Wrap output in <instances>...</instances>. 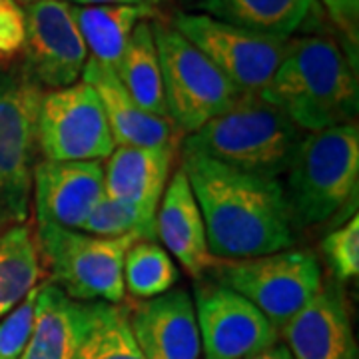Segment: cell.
<instances>
[{
  "label": "cell",
  "instance_id": "30bf717a",
  "mask_svg": "<svg viewBox=\"0 0 359 359\" xmlns=\"http://www.w3.org/2000/svg\"><path fill=\"white\" fill-rule=\"evenodd\" d=\"M172 26L242 94H256L268 84L290 40L256 34L208 14H178Z\"/></svg>",
  "mask_w": 359,
  "mask_h": 359
},
{
  "label": "cell",
  "instance_id": "d6986e66",
  "mask_svg": "<svg viewBox=\"0 0 359 359\" xmlns=\"http://www.w3.org/2000/svg\"><path fill=\"white\" fill-rule=\"evenodd\" d=\"M174 146L114 148L104 168V196L134 205L148 216H156L166 190Z\"/></svg>",
  "mask_w": 359,
  "mask_h": 359
},
{
  "label": "cell",
  "instance_id": "9c48e42d",
  "mask_svg": "<svg viewBox=\"0 0 359 359\" xmlns=\"http://www.w3.org/2000/svg\"><path fill=\"white\" fill-rule=\"evenodd\" d=\"M36 146L48 162H100L116 144L98 94L86 82L44 92Z\"/></svg>",
  "mask_w": 359,
  "mask_h": 359
},
{
  "label": "cell",
  "instance_id": "277c9868",
  "mask_svg": "<svg viewBox=\"0 0 359 359\" xmlns=\"http://www.w3.org/2000/svg\"><path fill=\"white\" fill-rule=\"evenodd\" d=\"M285 174L283 192L294 228L318 226L335 216L351 198H358V124L304 134Z\"/></svg>",
  "mask_w": 359,
  "mask_h": 359
},
{
  "label": "cell",
  "instance_id": "7402d4cb",
  "mask_svg": "<svg viewBox=\"0 0 359 359\" xmlns=\"http://www.w3.org/2000/svg\"><path fill=\"white\" fill-rule=\"evenodd\" d=\"M116 76L128 90L134 102L146 112L170 120L152 22L144 20L134 28L124 56L116 68Z\"/></svg>",
  "mask_w": 359,
  "mask_h": 359
},
{
  "label": "cell",
  "instance_id": "1f68e13d",
  "mask_svg": "<svg viewBox=\"0 0 359 359\" xmlns=\"http://www.w3.org/2000/svg\"><path fill=\"white\" fill-rule=\"evenodd\" d=\"M248 359H294L290 355V351H287V347L283 346V344H276V346H271L266 351H262V353H256V355H252V358Z\"/></svg>",
  "mask_w": 359,
  "mask_h": 359
},
{
  "label": "cell",
  "instance_id": "d4e9b609",
  "mask_svg": "<svg viewBox=\"0 0 359 359\" xmlns=\"http://www.w3.org/2000/svg\"><path fill=\"white\" fill-rule=\"evenodd\" d=\"M76 359H144L128 321V308L96 302L94 320Z\"/></svg>",
  "mask_w": 359,
  "mask_h": 359
},
{
  "label": "cell",
  "instance_id": "d6a6232c",
  "mask_svg": "<svg viewBox=\"0 0 359 359\" xmlns=\"http://www.w3.org/2000/svg\"><path fill=\"white\" fill-rule=\"evenodd\" d=\"M16 4H25V6H28V4H32V2H36V0H14Z\"/></svg>",
  "mask_w": 359,
  "mask_h": 359
},
{
  "label": "cell",
  "instance_id": "4fadbf2b",
  "mask_svg": "<svg viewBox=\"0 0 359 359\" xmlns=\"http://www.w3.org/2000/svg\"><path fill=\"white\" fill-rule=\"evenodd\" d=\"M294 359H358L346 295L330 280L282 327Z\"/></svg>",
  "mask_w": 359,
  "mask_h": 359
},
{
  "label": "cell",
  "instance_id": "52a82bcc",
  "mask_svg": "<svg viewBox=\"0 0 359 359\" xmlns=\"http://www.w3.org/2000/svg\"><path fill=\"white\" fill-rule=\"evenodd\" d=\"M152 32L160 56L168 116L176 130L194 134L231 108L242 92L172 25L156 18Z\"/></svg>",
  "mask_w": 359,
  "mask_h": 359
},
{
  "label": "cell",
  "instance_id": "7c38bea8",
  "mask_svg": "<svg viewBox=\"0 0 359 359\" xmlns=\"http://www.w3.org/2000/svg\"><path fill=\"white\" fill-rule=\"evenodd\" d=\"M25 72L40 88L76 84L88 50L65 0H36L25 11Z\"/></svg>",
  "mask_w": 359,
  "mask_h": 359
},
{
  "label": "cell",
  "instance_id": "4dcf8cb0",
  "mask_svg": "<svg viewBox=\"0 0 359 359\" xmlns=\"http://www.w3.org/2000/svg\"><path fill=\"white\" fill-rule=\"evenodd\" d=\"M74 2V6H96V4H144V6H158L162 0H65Z\"/></svg>",
  "mask_w": 359,
  "mask_h": 359
},
{
  "label": "cell",
  "instance_id": "8fae6325",
  "mask_svg": "<svg viewBox=\"0 0 359 359\" xmlns=\"http://www.w3.org/2000/svg\"><path fill=\"white\" fill-rule=\"evenodd\" d=\"M194 309L205 359H248L280 344V332L259 309L214 280H198Z\"/></svg>",
  "mask_w": 359,
  "mask_h": 359
},
{
  "label": "cell",
  "instance_id": "484cf974",
  "mask_svg": "<svg viewBox=\"0 0 359 359\" xmlns=\"http://www.w3.org/2000/svg\"><path fill=\"white\" fill-rule=\"evenodd\" d=\"M84 233L98 238L136 236L140 240H158L156 216H148L134 205L104 196L82 226Z\"/></svg>",
  "mask_w": 359,
  "mask_h": 359
},
{
  "label": "cell",
  "instance_id": "836d02e7",
  "mask_svg": "<svg viewBox=\"0 0 359 359\" xmlns=\"http://www.w3.org/2000/svg\"><path fill=\"white\" fill-rule=\"evenodd\" d=\"M0 74H2V72H0Z\"/></svg>",
  "mask_w": 359,
  "mask_h": 359
},
{
  "label": "cell",
  "instance_id": "ba28073f",
  "mask_svg": "<svg viewBox=\"0 0 359 359\" xmlns=\"http://www.w3.org/2000/svg\"><path fill=\"white\" fill-rule=\"evenodd\" d=\"M42 96L22 70L0 74V228L28 218Z\"/></svg>",
  "mask_w": 359,
  "mask_h": 359
},
{
  "label": "cell",
  "instance_id": "7a4b0ae2",
  "mask_svg": "<svg viewBox=\"0 0 359 359\" xmlns=\"http://www.w3.org/2000/svg\"><path fill=\"white\" fill-rule=\"evenodd\" d=\"M257 94L280 108L302 132L349 124L358 114V78L330 36L287 40L276 74Z\"/></svg>",
  "mask_w": 359,
  "mask_h": 359
},
{
  "label": "cell",
  "instance_id": "ffe728a7",
  "mask_svg": "<svg viewBox=\"0 0 359 359\" xmlns=\"http://www.w3.org/2000/svg\"><path fill=\"white\" fill-rule=\"evenodd\" d=\"M70 13L86 44V50H90V60L114 72L124 56L134 28L144 20L158 16L154 6L144 4H70Z\"/></svg>",
  "mask_w": 359,
  "mask_h": 359
},
{
  "label": "cell",
  "instance_id": "5b68a950",
  "mask_svg": "<svg viewBox=\"0 0 359 359\" xmlns=\"http://www.w3.org/2000/svg\"><path fill=\"white\" fill-rule=\"evenodd\" d=\"M136 236L98 238L36 222L40 257L50 269L54 285L76 302H124V256Z\"/></svg>",
  "mask_w": 359,
  "mask_h": 359
},
{
  "label": "cell",
  "instance_id": "3957f363",
  "mask_svg": "<svg viewBox=\"0 0 359 359\" xmlns=\"http://www.w3.org/2000/svg\"><path fill=\"white\" fill-rule=\"evenodd\" d=\"M304 132L259 94H240L224 114L212 118L184 142V150L262 178L287 172Z\"/></svg>",
  "mask_w": 359,
  "mask_h": 359
},
{
  "label": "cell",
  "instance_id": "83f0119b",
  "mask_svg": "<svg viewBox=\"0 0 359 359\" xmlns=\"http://www.w3.org/2000/svg\"><path fill=\"white\" fill-rule=\"evenodd\" d=\"M36 295L39 287L30 290L0 321V359H20L25 353L36 318Z\"/></svg>",
  "mask_w": 359,
  "mask_h": 359
},
{
  "label": "cell",
  "instance_id": "f546056e",
  "mask_svg": "<svg viewBox=\"0 0 359 359\" xmlns=\"http://www.w3.org/2000/svg\"><path fill=\"white\" fill-rule=\"evenodd\" d=\"M321 4L330 13L335 26L346 34L347 42L358 48L359 0H321Z\"/></svg>",
  "mask_w": 359,
  "mask_h": 359
},
{
  "label": "cell",
  "instance_id": "5bb4252c",
  "mask_svg": "<svg viewBox=\"0 0 359 359\" xmlns=\"http://www.w3.org/2000/svg\"><path fill=\"white\" fill-rule=\"evenodd\" d=\"M36 222L66 230H82L84 222L104 198L100 162H40L34 166Z\"/></svg>",
  "mask_w": 359,
  "mask_h": 359
},
{
  "label": "cell",
  "instance_id": "ac0fdd59",
  "mask_svg": "<svg viewBox=\"0 0 359 359\" xmlns=\"http://www.w3.org/2000/svg\"><path fill=\"white\" fill-rule=\"evenodd\" d=\"M82 78H84L82 82L92 86V90L100 98L116 146H138V148L174 146L176 126L172 124V120L150 114L134 102V98L122 86L114 70L86 60Z\"/></svg>",
  "mask_w": 359,
  "mask_h": 359
},
{
  "label": "cell",
  "instance_id": "4316f807",
  "mask_svg": "<svg viewBox=\"0 0 359 359\" xmlns=\"http://www.w3.org/2000/svg\"><path fill=\"white\" fill-rule=\"evenodd\" d=\"M321 254L325 257L332 276L337 282L355 280L359 273V219L358 214L341 228L330 231L321 242Z\"/></svg>",
  "mask_w": 359,
  "mask_h": 359
},
{
  "label": "cell",
  "instance_id": "9a60e30c",
  "mask_svg": "<svg viewBox=\"0 0 359 359\" xmlns=\"http://www.w3.org/2000/svg\"><path fill=\"white\" fill-rule=\"evenodd\" d=\"M132 335L144 359H200L202 341L192 295L186 290L144 299L128 309Z\"/></svg>",
  "mask_w": 359,
  "mask_h": 359
},
{
  "label": "cell",
  "instance_id": "603a6c76",
  "mask_svg": "<svg viewBox=\"0 0 359 359\" xmlns=\"http://www.w3.org/2000/svg\"><path fill=\"white\" fill-rule=\"evenodd\" d=\"M39 276V245L26 222L0 228V318L36 287Z\"/></svg>",
  "mask_w": 359,
  "mask_h": 359
},
{
  "label": "cell",
  "instance_id": "8992f818",
  "mask_svg": "<svg viewBox=\"0 0 359 359\" xmlns=\"http://www.w3.org/2000/svg\"><path fill=\"white\" fill-rule=\"evenodd\" d=\"M210 280L252 302L282 327L321 287V268L309 250H282L245 259H214Z\"/></svg>",
  "mask_w": 359,
  "mask_h": 359
},
{
  "label": "cell",
  "instance_id": "6da1fadb",
  "mask_svg": "<svg viewBox=\"0 0 359 359\" xmlns=\"http://www.w3.org/2000/svg\"><path fill=\"white\" fill-rule=\"evenodd\" d=\"M182 170L202 212L214 259H245L292 248L294 222L280 180L245 174L188 150Z\"/></svg>",
  "mask_w": 359,
  "mask_h": 359
},
{
  "label": "cell",
  "instance_id": "e0dca14e",
  "mask_svg": "<svg viewBox=\"0 0 359 359\" xmlns=\"http://www.w3.org/2000/svg\"><path fill=\"white\" fill-rule=\"evenodd\" d=\"M96 311V302H76L54 283L36 295L32 335L20 359H76Z\"/></svg>",
  "mask_w": 359,
  "mask_h": 359
},
{
  "label": "cell",
  "instance_id": "2e32d148",
  "mask_svg": "<svg viewBox=\"0 0 359 359\" xmlns=\"http://www.w3.org/2000/svg\"><path fill=\"white\" fill-rule=\"evenodd\" d=\"M160 202V212H156V236L182 268L196 280H202L212 268L214 257L208 250L202 212L182 168L170 178Z\"/></svg>",
  "mask_w": 359,
  "mask_h": 359
},
{
  "label": "cell",
  "instance_id": "cb8c5ba5",
  "mask_svg": "<svg viewBox=\"0 0 359 359\" xmlns=\"http://www.w3.org/2000/svg\"><path fill=\"white\" fill-rule=\"evenodd\" d=\"M124 290L136 299L168 294L178 283V268L172 256L154 240H138L124 256Z\"/></svg>",
  "mask_w": 359,
  "mask_h": 359
},
{
  "label": "cell",
  "instance_id": "44dd1931",
  "mask_svg": "<svg viewBox=\"0 0 359 359\" xmlns=\"http://www.w3.org/2000/svg\"><path fill=\"white\" fill-rule=\"evenodd\" d=\"M313 4L316 0H200V8L212 18L283 40L308 22Z\"/></svg>",
  "mask_w": 359,
  "mask_h": 359
},
{
  "label": "cell",
  "instance_id": "f1b7e54d",
  "mask_svg": "<svg viewBox=\"0 0 359 359\" xmlns=\"http://www.w3.org/2000/svg\"><path fill=\"white\" fill-rule=\"evenodd\" d=\"M26 22L25 11L6 0L0 4V65H11L25 52Z\"/></svg>",
  "mask_w": 359,
  "mask_h": 359
}]
</instances>
